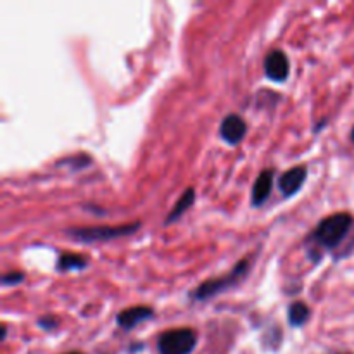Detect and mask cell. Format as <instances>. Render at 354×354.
Wrapping results in <instances>:
<instances>
[{"label": "cell", "instance_id": "obj_11", "mask_svg": "<svg viewBox=\"0 0 354 354\" xmlns=\"http://www.w3.org/2000/svg\"><path fill=\"white\" fill-rule=\"evenodd\" d=\"M194 199H196V192H194V189H189L182 197H180V201L175 204V207H173V211L169 213V216L166 218V221H168V223H171L173 220H176L178 216H182V214L187 211V207L194 203Z\"/></svg>", "mask_w": 354, "mask_h": 354}, {"label": "cell", "instance_id": "obj_15", "mask_svg": "<svg viewBox=\"0 0 354 354\" xmlns=\"http://www.w3.org/2000/svg\"><path fill=\"white\" fill-rule=\"evenodd\" d=\"M68 354H80V353H68Z\"/></svg>", "mask_w": 354, "mask_h": 354}, {"label": "cell", "instance_id": "obj_1", "mask_svg": "<svg viewBox=\"0 0 354 354\" xmlns=\"http://www.w3.org/2000/svg\"><path fill=\"white\" fill-rule=\"evenodd\" d=\"M353 221V216L348 213H335L332 216H327L313 232V241L320 248L335 249L348 237Z\"/></svg>", "mask_w": 354, "mask_h": 354}, {"label": "cell", "instance_id": "obj_10", "mask_svg": "<svg viewBox=\"0 0 354 354\" xmlns=\"http://www.w3.org/2000/svg\"><path fill=\"white\" fill-rule=\"evenodd\" d=\"M287 318H289V324L294 327H301L308 322L310 318V308L304 303H294L290 304L289 311H287Z\"/></svg>", "mask_w": 354, "mask_h": 354}, {"label": "cell", "instance_id": "obj_2", "mask_svg": "<svg viewBox=\"0 0 354 354\" xmlns=\"http://www.w3.org/2000/svg\"><path fill=\"white\" fill-rule=\"evenodd\" d=\"M197 344V334L192 328H173L165 332L158 341L161 354H190Z\"/></svg>", "mask_w": 354, "mask_h": 354}, {"label": "cell", "instance_id": "obj_8", "mask_svg": "<svg viewBox=\"0 0 354 354\" xmlns=\"http://www.w3.org/2000/svg\"><path fill=\"white\" fill-rule=\"evenodd\" d=\"M152 315H154V311L147 306L128 308V310L121 311V313L118 315V325L127 328V330H130V328L137 327V325L142 324V322L149 320Z\"/></svg>", "mask_w": 354, "mask_h": 354}, {"label": "cell", "instance_id": "obj_14", "mask_svg": "<svg viewBox=\"0 0 354 354\" xmlns=\"http://www.w3.org/2000/svg\"><path fill=\"white\" fill-rule=\"evenodd\" d=\"M351 138H353V142H354V128H353V133H351Z\"/></svg>", "mask_w": 354, "mask_h": 354}, {"label": "cell", "instance_id": "obj_16", "mask_svg": "<svg viewBox=\"0 0 354 354\" xmlns=\"http://www.w3.org/2000/svg\"><path fill=\"white\" fill-rule=\"evenodd\" d=\"M337 354H349V353H337Z\"/></svg>", "mask_w": 354, "mask_h": 354}, {"label": "cell", "instance_id": "obj_3", "mask_svg": "<svg viewBox=\"0 0 354 354\" xmlns=\"http://www.w3.org/2000/svg\"><path fill=\"white\" fill-rule=\"evenodd\" d=\"M248 268H249V263L241 261L230 273H228L227 277H221V279H216V280H209V282H204L203 286L197 287L196 292H194L192 296L201 301L209 299V297L223 292V289H227V287H234L239 280L244 279V275L248 273Z\"/></svg>", "mask_w": 354, "mask_h": 354}, {"label": "cell", "instance_id": "obj_12", "mask_svg": "<svg viewBox=\"0 0 354 354\" xmlns=\"http://www.w3.org/2000/svg\"><path fill=\"white\" fill-rule=\"evenodd\" d=\"M86 259L83 258V256H78V254H62L61 258H59L57 261V266L59 270H62V272H68V270H80L83 268V266L86 265Z\"/></svg>", "mask_w": 354, "mask_h": 354}, {"label": "cell", "instance_id": "obj_4", "mask_svg": "<svg viewBox=\"0 0 354 354\" xmlns=\"http://www.w3.org/2000/svg\"><path fill=\"white\" fill-rule=\"evenodd\" d=\"M140 227L138 223L124 225V227H90V228H71L68 235L71 239L82 242H97V241H109V239L123 237V235L131 234Z\"/></svg>", "mask_w": 354, "mask_h": 354}, {"label": "cell", "instance_id": "obj_6", "mask_svg": "<svg viewBox=\"0 0 354 354\" xmlns=\"http://www.w3.org/2000/svg\"><path fill=\"white\" fill-rule=\"evenodd\" d=\"M248 131V124L239 114H230L221 121L220 135L228 144H239Z\"/></svg>", "mask_w": 354, "mask_h": 354}, {"label": "cell", "instance_id": "obj_5", "mask_svg": "<svg viewBox=\"0 0 354 354\" xmlns=\"http://www.w3.org/2000/svg\"><path fill=\"white\" fill-rule=\"evenodd\" d=\"M265 73L273 82H283L289 76V61L282 50H272L265 59Z\"/></svg>", "mask_w": 354, "mask_h": 354}, {"label": "cell", "instance_id": "obj_9", "mask_svg": "<svg viewBox=\"0 0 354 354\" xmlns=\"http://www.w3.org/2000/svg\"><path fill=\"white\" fill-rule=\"evenodd\" d=\"M272 187L273 171L272 169H265L263 173H259V176L254 182V187H252V204H254V206H261V204L268 199L270 192H272Z\"/></svg>", "mask_w": 354, "mask_h": 354}, {"label": "cell", "instance_id": "obj_7", "mask_svg": "<svg viewBox=\"0 0 354 354\" xmlns=\"http://www.w3.org/2000/svg\"><path fill=\"white\" fill-rule=\"evenodd\" d=\"M306 166L303 165L294 166L292 169L283 173L279 182V187L283 196H292V194H296L303 187L304 180H306Z\"/></svg>", "mask_w": 354, "mask_h": 354}, {"label": "cell", "instance_id": "obj_13", "mask_svg": "<svg viewBox=\"0 0 354 354\" xmlns=\"http://www.w3.org/2000/svg\"><path fill=\"white\" fill-rule=\"evenodd\" d=\"M23 280V273H7L2 277L3 286H9V283H19Z\"/></svg>", "mask_w": 354, "mask_h": 354}]
</instances>
